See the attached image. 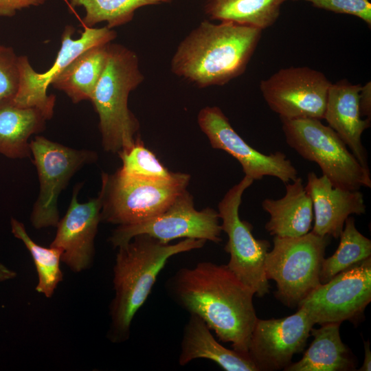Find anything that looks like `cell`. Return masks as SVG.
<instances>
[{
  "label": "cell",
  "instance_id": "cell-1",
  "mask_svg": "<svg viewBox=\"0 0 371 371\" xmlns=\"http://www.w3.org/2000/svg\"><path fill=\"white\" fill-rule=\"evenodd\" d=\"M169 296L190 314L199 316L220 341L248 353L258 319L254 291L227 267L201 262L179 269L167 281Z\"/></svg>",
  "mask_w": 371,
  "mask_h": 371
},
{
  "label": "cell",
  "instance_id": "cell-2",
  "mask_svg": "<svg viewBox=\"0 0 371 371\" xmlns=\"http://www.w3.org/2000/svg\"><path fill=\"white\" fill-rule=\"evenodd\" d=\"M261 32L230 21H204L180 43L171 70L201 88L223 85L245 71Z\"/></svg>",
  "mask_w": 371,
  "mask_h": 371
},
{
  "label": "cell",
  "instance_id": "cell-3",
  "mask_svg": "<svg viewBox=\"0 0 371 371\" xmlns=\"http://www.w3.org/2000/svg\"><path fill=\"white\" fill-rule=\"evenodd\" d=\"M205 243L203 239L185 238L175 244L164 243L150 236L139 234L117 248L113 269L115 294L109 306L107 333L111 342L129 339L133 317L170 258L201 249Z\"/></svg>",
  "mask_w": 371,
  "mask_h": 371
},
{
  "label": "cell",
  "instance_id": "cell-4",
  "mask_svg": "<svg viewBox=\"0 0 371 371\" xmlns=\"http://www.w3.org/2000/svg\"><path fill=\"white\" fill-rule=\"evenodd\" d=\"M143 80L136 53L110 43L104 69L90 100L99 117L105 151L117 154L134 144L139 123L128 109V98Z\"/></svg>",
  "mask_w": 371,
  "mask_h": 371
},
{
  "label": "cell",
  "instance_id": "cell-5",
  "mask_svg": "<svg viewBox=\"0 0 371 371\" xmlns=\"http://www.w3.org/2000/svg\"><path fill=\"white\" fill-rule=\"evenodd\" d=\"M190 175L175 172L167 181L135 179L117 169L113 174L102 172L101 221L125 225L150 218L165 210L184 190Z\"/></svg>",
  "mask_w": 371,
  "mask_h": 371
},
{
  "label": "cell",
  "instance_id": "cell-6",
  "mask_svg": "<svg viewBox=\"0 0 371 371\" xmlns=\"http://www.w3.org/2000/svg\"><path fill=\"white\" fill-rule=\"evenodd\" d=\"M281 121L287 144L304 159L317 164L334 187L350 190L371 188L370 171L329 126L315 118Z\"/></svg>",
  "mask_w": 371,
  "mask_h": 371
},
{
  "label": "cell",
  "instance_id": "cell-7",
  "mask_svg": "<svg viewBox=\"0 0 371 371\" xmlns=\"http://www.w3.org/2000/svg\"><path fill=\"white\" fill-rule=\"evenodd\" d=\"M265 261L267 280L277 286L276 296L289 307L299 304L320 284L319 275L328 236L312 231L296 237L274 236Z\"/></svg>",
  "mask_w": 371,
  "mask_h": 371
},
{
  "label": "cell",
  "instance_id": "cell-8",
  "mask_svg": "<svg viewBox=\"0 0 371 371\" xmlns=\"http://www.w3.org/2000/svg\"><path fill=\"white\" fill-rule=\"evenodd\" d=\"M254 180L245 177L225 194L218 205L222 231L228 240L225 250L230 256L227 266L245 285L258 297L269 292V284L265 275V261L270 247L267 240L256 239L252 225L239 216L243 194Z\"/></svg>",
  "mask_w": 371,
  "mask_h": 371
},
{
  "label": "cell",
  "instance_id": "cell-9",
  "mask_svg": "<svg viewBox=\"0 0 371 371\" xmlns=\"http://www.w3.org/2000/svg\"><path fill=\"white\" fill-rule=\"evenodd\" d=\"M40 190L30 214L36 229L56 227L59 220L58 199L74 174L98 159L96 152L75 149L36 135L30 142Z\"/></svg>",
  "mask_w": 371,
  "mask_h": 371
},
{
  "label": "cell",
  "instance_id": "cell-10",
  "mask_svg": "<svg viewBox=\"0 0 371 371\" xmlns=\"http://www.w3.org/2000/svg\"><path fill=\"white\" fill-rule=\"evenodd\" d=\"M218 212L211 207L196 210L193 196L186 190L161 213L137 223L117 225L109 242L117 248L137 235L146 234L164 243L181 238L218 243L222 240Z\"/></svg>",
  "mask_w": 371,
  "mask_h": 371
},
{
  "label": "cell",
  "instance_id": "cell-11",
  "mask_svg": "<svg viewBox=\"0 0 371 371\" xmlns=\"http://www.w3.org/2000/svg\"><path fill=\"white\" fill-rule=\"evenodd\" d=\"M75 29L65 26L61 36V46L52 66L43 73L36 72L26 56L18 58L19 85L12 102L19 107L39 109L47 120L52 118L56 101L54 95L47 91L53 80L78 55L95 45L111 43L116 32L106 26L96 28L84 27L80 38L73 39Z\"/></svg>",
  "mask_w": 371,
  "mask_h": 371
},
{
  "label": "cell",
  "instance_id": "cell-12",
  "mask_svg": "<svg viewBox=\"0 0 371 371\" xmlns=\"http://www.w3.org/2000/svg\"><path fill=\"white\" fill-rule=\"evenodd\" d=\"M331 82L326 76L307 67L280 69L261 81L263 98L280 119L322 120Z\"/></svg>",
  "mask_w": 371,
  "mask_h": 371
},
{
  "label": "cell",
  "instance_id": "cell-13",
  "mask_svg": "<svg viewBox=\"0 0 371 371\" xmlns=\"http://www.w3.org/2000/svg\"><path fill=\"white\" fill-rule=\"evenodd\" d=\"M371 301V258L339 272L321 283L298 305L315 324L352 320Z\"/></svg>",
  "mask_w": 371,
  "mask_h": 371
},
{
  "label": "cell",
  "instance_id": "cell-14",
  "mask_svg": "<svg viewBox=\"0 0 371 371\" xmlns=\"http://www.w3.org/2000/svg\"><path fill=\"white\" fill-rule=\"evenodd\" d=\"M197 122L212 147L223 150L235 158L245 175L254 181L271 176L286 184L297 177V169L283 153L265 155L249 146L233 128L220 108H203Z\"/></svg>",
  "mask_w": 371,
  "mask_h": 371
},
{
  "label": "cell",
  "instance_id": "cell-15",
  "mask_svg": "<svg viewBox=\"0 0 371 371\" xmlns=\"http://www.w3.org/2000/svg\"><path fill=\"white\" fill-rule=\"evenodd\" d=\"M315 325L306 310L280 319H257L248 354L258 371L284 370L302 351Z\"/></svg>",
  "mask_w": 371,
  "mask_h": 371
},
{
  "label": "cell",
  "instance_id": "cell-16",
  "mask_svg": "<svg viewBox=\"0 0 371 371\" xmlns=\"http://www.w3.org/2000/svg\"><path fill=\"white\" fill-rule=\"evenodd\" d=\"M80 187L78 184L74 188L70 204L65 216L60 218L49 245L60 249L61 262L76 273L89 269L93 264L94 240L101 221L100 196L80 203L77 196Z\"/></svg>",
  "mask_w": 371,
  "mask_h": 371
},
{
  "label": "cell",
  "instance_id": "cell-17",
  "mask_svg": "<svg viewBox=\"0 0 371 371\" xmlns=\"http://www.w3.org/2000/svg\"><path fill=\"white\" fill-rule=\"evenodd\" d=\"M305 188L313 203L312 232L319 236L338 238L348 217L366 212L363 195L359 190L334 187L324 175L308 172Z\"/></svg>",
  "mask_w": 371,
  "mask_h": 371
},
{
  "label": "cell",
  "instance_id": "cell-18",
  "mask_svg": "<svg viewBox=\"0 0 371 371\" xmlns=\"http://www.w3.org/2000/svg\"><path fill=\"white\" fill-rule=\"evenodd\" d=\"M361 85L346 80L331 84L327 96L324 118L351 150L361 165L370 171L368 153L361 136L370 126V120L361 118L359 109Z\"/></svg>",
  "mask_w": 371,
  "mask_h": 371
},
{
  "label": "cell",
  "instance_id": "cell-19",
  "mask_svg": "<svg viewBox=\"0 0 371 371\" xmlns=\"http://www.w3.org/2000/svg\"><path fill=\"white\" fill-rule=\"evenodd\" d=\"M197 359L212 361L226 371H258L248 353L220 344L206 323L190 313L183 328L178 363L185 366Z\"/></svg>",
  "mask_w": 371,
  "mask_h": 371
},
{
  "label": "cell",
  "instance_id": "cell-20",
  "mask_svg": "<svg viewBox=\"0 0 371 371\" xmlns=\"http://www.w3.org/2000/svg\"><path fill=\"white\" fill-rule=\"evenodd\" d=\"M285 188L282 198L262 202V209L269 214L265 229L273 236H303L309 232L313 221L311 199L300 177L286 183Z\"/></svg>",
  "mask_w": 371,
  "mask_h": 371
},
{
  "label": "cell",
  "instance_id": "cell-21",
  "mask_svg": "<svg viewBox=\"0 0 371 371\" xmlns=\"http://www.w3.org/2000/svg\"><path fill=\"white\" fill-rule=\"evenodd\" d=\"M46 117L38 109L19 107L12 100L0 102V153L10 159L28 158L29 139L45 128Z\"/></svg>",
  "mask_w": 371,
  "mask_h": 371
},
{
  "label": "cell",
  "instance_id": "cell-22",
  "mask_svg": "<svg viewBox=\"0 0 371 371\" xmlns=\"http://www.w3.org/2000/svg\"><path fill=\"white\" fill-rule=\"evenodd\" d=\"M341 323L331 322L312 328L314 339L302 358L289 365L286 371H347L355 368L348 348L342 342Z\"/></svg>",
  "mask_w": 371,
  "mask_h": 371
},
{
  "label": "cell",
  "instance_id": "cell-23",
  "mask_svg": "<svg viewBox=\"0 0 371 371\" xmlns=\"http://www.w3.org/2000/svg\"><path fill=\"white\" fill-rule=\"evenodd\" d=\"M109 43L95 45L82 52L53 80L51 85L65 92L75 104L90 100L104 69Z\"/></svg>",
  "mask_w": 371,
  "mask_h": 371
},
{
  "label": "cell",
  "instance_id": "cell-24",
  "mask_svg": "<svg viewBox=\"0 0 371 371\" xmlns=\"http://www.w3.org/2000/svg\"><path fill=\"white\" fill-rule=\"evenodd\" d=\"M286 0H208L206 14L212 19L264 30L272 25Z\"/></svg>",
  "mask_w": 371,
  "mask_h": 371
},
{
  "label": "cell",
  "instance_id": "cell-25",
  "mask_svg": "<svg viewBox=\"0 0 371 371\" xmlns=\"http://www.w3.org/2000/svg\"><path fill=\"white\" fill-rule=\"evenodd\" d=\"M10 225L12 234L22 241L34 261L38 275L36 291L47 298L52 297L57 286L63 280L60 266V249L37 244L29 236L24 225L14 218H11Z\"/></svg>",
  "mask_w": 371,
  "mask_h": 371
},
{
  "label": "cell",
  "instance_id": "cell-26",
  "mask_svg": "<svg viewBox=\"0 0 371 371\" xmlns=\"http://www.w3.org/2000/svg\"><path fill=\"white\" fill-rule=\"evenodd\" d=\"M339 237L340 242L335 252L322 262L319 275L322 284L370 257L371 240L356 228L353 217L350 216L347 218Z\"/></svg>",
  "mask_w": 371,
  "mask_h": 371
},
{
  "label": "cell",
  "instance_id": "cell-27",
  "mask_svg": "<svg viewBox=\"0 0 371 371\" xmlns=\"http://www.w3.org/2000/svg\"><path fill=\"white\" fill-rule=\"evenodd\" d=\"M171 0H71L74 7L82 6L85 16L82 19L84 27H93L100 22H106V27L112 29L131 21L135 11L150 5L169 3Z\"/></svg>",
  "mask_w": 371,
  "mask_h": 371
},
{
  "label": "cell",
  "instance_id": "cell-28",
  "mask_svg": "<svg viewBox=\"0 0 371 371\" xmlns=\"http://www.w3.org/2000/svg\"><path fill=\"white\" fill-rule=\"evenodd\" d=\"M122 165L120 171L131 177L147 181H167L175 172L166 168L138 137L129 148L117 153Z\"/></svg>",
  "mask_w": 371,
  "mask_h": 371
},
{
  "label": "cell",
  "instance_id": "cell-29",
  "mask_svg": "<svg viewBox=\"0 0 371 371\" xmlns=\"http://www.w3.org/2000/svg\"><path fill=\"white\" fill-rule=\"evenodd\" d=\"M18 58L12 47L0 44V102L12 100L18 91Z\"/></svg>",
  "mask_w": 371,
  "mask_h": 371
},
{
  "label": "cell",
  "instance_id": "cell-30",
  "mask_svg": "<svg viewBox=\"0 0 371 371\" xmlns=\"http://www.w3.org/2000/svg\"><path fill=\"white\" fill-rule=\"evenodd\" d=\"M287 1V0H286ZM297 1V0H293ZM313 6L339 14L359 17L371 25V3L369 0H302Z\"/></svg>",
  "mask_w": 371,
  "mask_h": 371
},
{
  "label": "cell",
  "instance_id": "cell-31",
  "mask_svg": "<svg viewBox=\"0 0 371 371\" xmlns=\"http://www.w3.org/2000/svg\"><path fill=\"white\" fill-rule=\"evenodd\" d=\"M46 0H0V16H12L17 10L43 4Z\"/></svg>",
  "mask_w": 371,
  "mask_h": 371
},
{
  "label": "cell",
  "instance_id": "cell-32",
  "mask_svg": "<svg viewBox=\"0 0 371 371\" xmlns=\"http://www.w3.org/2000/svg\"><path fill=\"white\" fill-rule=\"evenodd\" d=\"M359 109L361 116H366V119L371 117V84L367 82L361 86L359 93Z\"/></svg>",
  "mask_w": 371,
  "mask_h": 371
},
{
  "label": "cell",
  "instance_id": "cell-33",
  "mask_svg": "<svg viewBox=\"0 0 371 371\" xmlns=\"http://www.w3.org/2000/svg\"><path fill=\"white\" fill-rule=\"evenodd\" d=\"M364 360L362 366L358 369L359 371H370L371 370V352L370 350L369 341L364 343Z\"/></svg>",
  "mask_w": 371,
  "mask_h": 371
},
{
  "label": "cell",
  "instance_id": "cell-34",
  "mask_svg": "<svg viewBox=\"0 0 371 371\" xmlns=\"http://www.w3.org/2000/svg\"><path fill=\"white\" fill-rule=\"evenodd\" d=\"M16 276L14 271L0 262V282L14 279Z\"/></svg>",
  "mask_w": 371,
  "mask_h": 371
}]
</instances>
